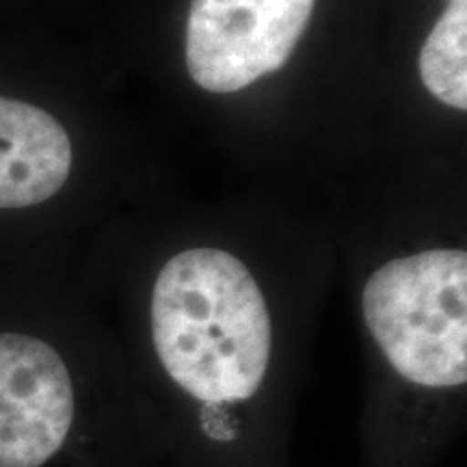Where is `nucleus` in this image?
<instances>
[{
    "mask_svg": "<svg viewBox=\"0 0 467 467\" xmlns=\"http://www.w3.org/2000/svg\"><path fill=\"white\" fill-rule=\"evenodd\" d=\"M420 76L437 100L467 109V0H448L420 52Z\"/></svg>",
    "mask_w": 467,
    "mask_h": 467,
    "instance_id": "423d86ee",
    "label": "nucleus"
},
{
    "mask_svg": "<svg viewBox=\"0 0 467 467\" xmlns=\"http://www.w3.org/2000/svg\"><path fill=\"white\" fill-rule=\"evenodd\" d=\"M74 383L61 355L26 334H0V467H44L67 441Z\"/></svg>",
    "mask_w": 467,
    "mask_h": 467,
    "instance_id": "20e7f679",
    "label": "nucleus"
},
{
    "mask_svg": "<svg viewBox=\"0 0 467 467\" xmlns=\"http://www.w3.org/2000/svg\"><path fill=\"white\" fill-rule=\"evenodd\" d=\"M72 171L66 128L33 104L0 98V208L50 200Z\"/></svg>",
    "mask_w": 467,
    "mask_h": 467,
    "instance_id": "39448f33",
    "label": "nucleus"
},
{
    "mask_svg": "<svg viewBox=\"0 0 467 467\" xmlns=\"http://www.w3.org/2000/svg\"><path fill=\"white\" fill-rule=\"evenodd\" d=\"M151 340L169 377L206 405L254 399L271 361V317L247 266L221 249H186L151 292Z\"/></svg>",
    "mask_w": 467,
    "mask_h": 467,
    "instance_id": "f257e3e1",
    "label": "nucleus"
},
{
    "mask_svg": "<svg viewBox=\"0 0 467 467\" xmlns=\"http://www.w3.org/2000/svg\"><path fill=\"white\" fill-rule=\"evenodd\" d=\"M317 0H192L186 67L210 93H234L282 69Z\"/></svg>",
    "mask_w": 467,
    "mask_h": 467,
    "instance_id": "7ed1b4c3",
    "label": "nucleus"
},
{
    "mask_svg": "<svg viewBox=\"0 0 467 467\" xmlns=\"http://www.w3.org/2000/svg\"><path fill=\"white\" fill-rule=\"evenodd\" d=\"M361 312L385 359L409 383L467 381V255L431 249L389 260L368 279Z\"/></svg>",
    "mask_w": 467,
    "mask_h": 467,
    "instance_id": "f03ea898",
    "label": "nucleus"
}]
</instances>
